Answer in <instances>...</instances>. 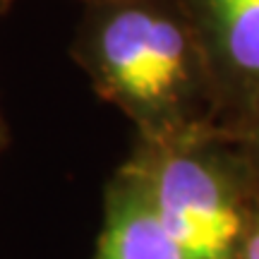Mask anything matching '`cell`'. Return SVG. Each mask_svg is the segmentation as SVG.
Returning <instances> with one entry per match:
<instances>
[{"label": "cell", "mask_w": 259, "mask_h": 259, "mask_svg": "<svg viewBox=\"0 0 259 259\" xmlns=\"http://www.w3.org/2000/svg\"><path fill=\"white\" fill-rule=\"evenodd\" d=\"M94 259H192L163 228L139 185L122 173L106 197Z\"/></svg>", "instance_id": "obj_3"}, {"label": "cell", "mask_w": 259, "mask_h": 259, "mask_svg": "<svg viewBox=\"0 0 259 259\" xmlns=\"http://www.w3.org/2000/svg\"><path fill=\"white\" fill-rule=\"evenodd\" d=\"M257 142H259V137H257Z\"/></svg>", "instance_id": "obj_6"}, {"label": "cell", "mask_w": 259, "mask_h": 259, "mask_svg": "<svg viewBox=\"0 0 259 259\" xmlns=\"http://www.w3.org/2000/svg\"><path fill=\"white\" fill-rule=\"evenodd\" d=\"M240 259H259V219L254 223V228L247 235V242L242 247V257Z\"/></svg>", "instance_id": "obj_5"}, {"label": "cell", "mask_w": 259, "mask_h": 259, "mask_svg": "<svg viewBox=\"0 0 259 259\" xmlns=\"http://www.w3.org/2000/svg\"><path fill=\"white\" fill-rule=\"evenodd\" d=\"M211 63L245 89H259V0H194Z\"/></svg>", "instance_id": "obj_4"}, {"label": "cell", "mask_w": 259, "mask_h": 259, "mask_svg": "<svg viewBox=\"0 0 259 259\" xmlns=\"http://www.w3.org/2000/svg\"><path fill=\"white\" fill-rule=\"evenodd\" d=\"M192 259H240L254 216L238 168L192 135L149 142L125 168Z\"/></svg>", "instance_id": "obj_2"}, {"label": "cell", "mask_w": 259, "mask_h": 259, "mask_svg": "<svg viewBox=\"0 0 259 259\" xmlns=\"http://www.w3.org/2000/svg\"><path fill=\"white\" fill-rule=\"evenodd\" d=\"M87 67L149 142L192 135L206 58L176 12L147 0L108 10L87 38Z\"/></svg>", "instance_id": "obj_1"}]
</instances>
